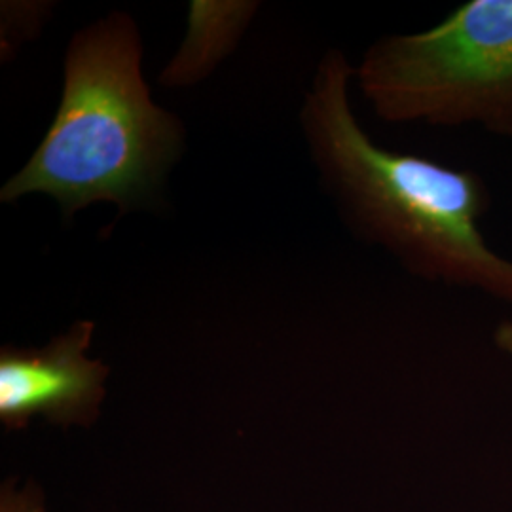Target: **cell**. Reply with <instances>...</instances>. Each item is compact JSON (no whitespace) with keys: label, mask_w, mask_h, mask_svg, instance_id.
I'll return each mask as SVG.
<instances>
[{"label":"cell","mask_w":512,"mask_h":512,"mask_svg":"<svg viewBox=\"0 0 512 512\" xmlns=\"http://www.w3.org/2000/svg\"><path fill=\"white\" fill-rule=\"evenodd\" d=\"M353 76L346 54L329 50L300 114L311 160L344 222L423 281L512 306V260L480 230L492 205L482 175L376 145L351 110Z\"/></svg>","instance_id":"6da1fadb"},{"label":"cell","mask_w":512,"mask_h":512,"mask_svg":"<svg viewBox=\"0 0 512 512\" xmlns=\"http://www.w3.org/2000/svg\"><path fill=\"white\" fill-rule=\"evenodd\" d=\"M141 59L139 27L124 12L71 38L54 122L29 162L2 186L0 202L48 194L65 219L92 203H114L124 213L147 202L177 162L184 128L154 105Z\"/></svg>","instance_id":"7a4b0ae2"},{"label":"cell","mask_w":512,"mask_h":512,"mask_svg":"<svg viewBox=\"0 0 512 512\" xmlns=\"http://www.w3.org/2000/svg\"><path fill=\"white\" fill-rule=\"evenodd\" d=\"M355 76L385 122L512 141V0H471L427 31L378 38Z\"/></svg>","instance_id":"3957f363"},{"label":"cell","mask_w":512,"mask_h":512,"mask_svg":"<svg viewBox=\"0 0 512 512\" xmlns=\"http://www.w3.org/2000/svg\"><path fill=\"white\" fill-rule=\"evenodd\" d=\"M95 325L78 321L38 349L0 351V420L23 429L33 418L90 425L99 418L109 368L88 357Z\"/></svg>","instance_id":"277c9868"},{"label":"cell","mask_w":512,"mask_h":512,"mask_svg":"<svg viewBox=\"0 0 512 512\" xmlns=\"http://www.w3.org/2000/svg\"><path fill=\"white\" fill-rule=\"evenodd\" d=\"M256 2L194 0L188 12V35L160 82L167 88H183L200 82L230 54L251 18Z\"/></svg>","instance_id":"5b68a950"},{"label":"cell","mask_w":512,"mask_h":512,"mask_svg":"<svg viewBox=\"0 0 512 512\" xmlns=\"http://www.w3.org/2000/svg\"><path fill=\"white\" fill-rule=\"evenodd\" d=\"M0 512H44V509L35 492H16L12 486H6L0 497Z\"/></svg>","instance_id":"8992f818"},{"label":"cell","mask_w":512,"mask_h":512,"mask_svg":"<svg viewBox=\"0 0 512 512\" xmlns=\"http://www.w3.org/2000/svg\"><path fill=\"white\" fill-rule=\"evenodd\" d=\"M495 346L512 357V319L503 321L495 330Z\"/></svg>","instance_id":"52a82bcc"}]
</instances>
